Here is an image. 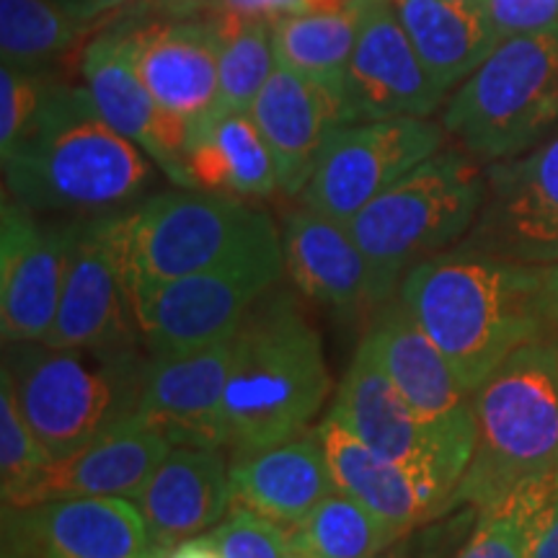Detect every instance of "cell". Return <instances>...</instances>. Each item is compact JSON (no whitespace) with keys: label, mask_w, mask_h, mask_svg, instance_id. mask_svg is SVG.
Instances as JSON below:
<instances>
[{"label":"cell","mask_w":558,"mask_h":558,"mask_svg":"<svg viewBox=\"0 0 558 558\" xmlns=\"http://www.w3.org/2000/svg\"><path fill=\"white\" fill-rule=\"evenodd\" d=\"M284 275L295 290L318 308L354 318L380 308L388 295L378 271L349 233L347 222L300 205L282 218Z\"/></svg>","instance_id":"obj_21"},{"label":"cell","mask_w":558,"mask_h":558,"mask_svg":"<svg viewBox=\"0 0 558 558\" xmlns=\"http://www.w3.org/2000/svg\"><path fill=\"white\" fill-rule=\"evenodd\" d=\"M163 558H222V556L207 533V535H194V538L181 541L171 548H163Z\"/></svg>","instance_id":"obj_41"},{"label":"cell","mask_w":558,"mask_h":558,"mask_svg":"<svg viewBox=\"0 0 558 558\" xmlns=\"http://www.w3.org/2000/svg\"><path fill=\"white\" fill-rule=\"evenodd\" d=\"M284 275L282 235L220 267L132 288L130 305L150 357L228 339Z\"/></svg>","instance_id":"obj_9"},{"label":"cell","mask_w":558,"mask_h":558,"mask_svg":"<svg viewBox=\"0 0 558 558\" xmlns=\"http://www.w3.org/2000/svg\"><path fill=\"white\" fill-rule=\"evenodd\" d=\"M499 39L548 29L558 24V0H486Z\"/></svg>","instance_id":"obj_38"},{"label":"cell","mask_w":558,"mask_h":558,"mask_svg":"<svg viewBox=\"0 0 558 558\" xmlns=\"http://www.w3.org/2000/svg\"><path fill=\"white\" fill-rule=\"evenodd\" d=\"M58 75L62 70L0 65V156L26 135Z\"/></svg>","instance_id":"obj_37"},{"label":"cell","mask_w":558,"mask_h":558,"mask_svg":"<svg viewBox=\"0 0 558 558\" xmlns=\"http://www.w3.org/2000/svg\"><path fill=\"white\" fill-rule=\"evenodd\" d=\"M148 365L140 344L52 349L16 341L3 349V383L47 456L65 460L135 416Z\"/></svg>","instance_id":"obj_5"},{"label":"cell","mask_w":558,"mask_h":558,"mask_svg":"<svg viewBox=\"0 0 558 558\" xmlns=\"http://www.w3.org/2000/svg\"><path fill=\"white\" fill-rule=\"evenodd\" d=\"M99 32L62 9L58 0H0V58L3 65L62 70L83 54Z\"/></svg>","instance_id":"obj_29"},{"label":"cell","mask_w":558,"mask_h":558,"mask_svg":"<svg viewBox=\"0 0 558 558\" xmlns=\"http://www.w3.org/2000/svg\"><path fill=\"white\" fill-rule=\"evenodd\" d=\"M378 558H390V556H378Z\"/></svg>","instance_id":"obj_45"},{"label":"cell","mask_w":558,"mask_h":558,"mask_svg":"<svg viewBox=\"0 0 558 558\" xmlns=\"http://www.w3.org/2000/svg\"><path fill=\"white\" fill-rule=\"evenodd\" d=\"M352 0H140L137 9L173 19H248L275 21L292 13L339 11Z\"/></svg>","instance_id":"obj_35"},{"label":"cell","mask_w":558,"mask_h":558,"mask_svg":"<svg viewBox=\"0 0 558 558\" xmlns=\"http://www.w3.org/2000/svg\"><path fill=\"white\" fill-rule=\"evenodd\" d=\"M316 429L339 492L369 509L396 538H407L435 520L429 499L407 471L369 450L362 439L341 427L337 418L326 416L316 424Z\"/></svg>","instance_id":"obj_27"},{"label":"cell","mask_w":558,"mask_h":558,"mask_svg":"<svg viewBox=\"0 0 558 558\" xmlns=\"http://www.w3.org/2000/svg\"><path fill=\"white\" fill-rule=\"evenodd\" d=\"M458 248L533 267L558 264V132L486 166L484 207Z\"/></svg>","instance_id":"obj_12"},{"label":"cell","mask_w":558,"mask_h":558,"mask_svg":"<svg viewBox=\"0 0 558 558\" xmlns=\"http://www.w3.org/2000/svg\"><path fill=\"white\" fill-rule=\"evenodd\" d=\"M556 484L525 488L499 507L478 512L465 541L450 558H527L530 527Z\"/></svg>","instance_id":"obj_33"},{"label":"cell","mask_w":558,"mask_h":558,"mask_svg":"<svg viewBox=\"0 0 558 558\" xmlns=\"http://www.w3.org/2000/svg\"><path fill=\"white\" fill-rule=\"evenodd\" d=\"M230 486L233 501L282 525H295L320 499L339 492L316 427L230 460Z\"/></svg>","instance_id":"obj_25"},{"label":"cell","mask_w":558,"mask_h":558,"mask_svg":"<svg viewBox=\"0 0 558 558\" xmlns=\"http://www.w3.org/2000/svg\"><path fill=\"white\" fill-rule=\"evenodd\" d=\"M230 337L186 352L150 357L135 418L160 432L171 448H226L222 403L230 369Z\"/></svg>","instance_id":"obj_20"},{"label":"cell","mask_w":558,"mask_h":558,"mask_svg":"<svg viewBox=\"0 0 558 558\" xmlns=\"http://www.w3.org/2000/svg\"><path fill=\"white\" fill-rule=\"evenodd\" d=\"M442 122L429 117L357 122L333 132L300 205L349 222L422 160L445 148Z\"/></svg>","instance_id":"obj_11"},{"label":"cell","mask_w":558,"mask_h":558,"mask_svg":"<svg viewBox=\"0 0 558 558\" xmlns=\"http://www.w3.org/2000/svg\"><path fill=\"white\" fill-rule=\"evenodd\" d=\"M209 21L218 34V101L209 114L251 111L277 68L271 21L233 16Z\"/></svg>","instance_id":"obj_32"},{"label":"cell","mask_w":558,"mask_h":558,"mask_svg":"<svg viewBox=\"0 0 558 558\" xmlns=\"http://www.w3.org/2000/svg\"><path fill=\"white\" fill-rule=\"evenodd\" d=\"M279 235L275 218L251 199L184 186L111 213L128 292L220 267Z\"/></svg>","instance_id":"obj_6"},{"label":"cell","mask_w":558,"mask_h":558,"mask_svg":"<svg viewBox=\"0 0 558 558\" xmlns=\"http://www.w3.org/2000/svg\"><path fill=\"white\" fill-rule=\"evenodd\" d=\"M295 558H378L399 543L360 501L333 492L295 525H288Z\"/></svg>","instance_id":"obj_31"},{"label":"cell","mask_w":558,"mask_h":558,"mask_svg":"<svg viewBox=\"0 0 558 558\" xmlns=\"http://www.w3.org/2000/svg\"><path fill=\"white\" fill-rule=\"evenodd\" d=\"M148 558H163V548H156L153 546V550H150V556Z\"/></svg>","instance_id":"obj_44"},{"label":"cell","mask_w":558,"mask_h":558,"mask_svg":"<svg viewBox=\"0 0 558 558\" xmlns=\"http://www.w3.org/2000/svg\"><path fill=\"white\" fill-rule=\"evenodd\" d=\"M331 393L324 341L298 300L271 288L230 337L226 450L239 460L311 429Z\"/></svg>","instance_id":"obj_3"},{"label":"cell","mask_w":558,"mask_h":558,"mask_svg":"<svg viewBox=\"0 0 558 558\" xmlns=\"http://www.w3.org/2000/svg\"><path fill=\"white\" fill-rule=\"evenodd\" d=\"M476 448L450 509L499 507L558 481V337L512 352L473 393Z\"/></svg>","instance_id":"obj_4"},{"label":"cell","mask_w":558,"mask_h":558,"mask_svg":"<svg viewBox=\"0 0 558 558\" xmlns=\"http://www.w3.org/2000/svg\"><path fill=\"white\" fill-rule=\"evenodd\" d=\"M362 344L427 427L476 445L473 396L460 386L448 357L416 324L401 298L383 303Z\"/></svg>","instance_id":"obj_18"},{"label":"cell","mask_w":558,"mask_h":558,"mask_svg":"<svg viewBox=\"0 0 558 558\" xmlns=\"http://www.w3.org/2000/svg\"><path fill=\"white\" fill-rule=\"evenodd\" d=\"M169 452V439L132 416L75 456L52 460L21 505L62 497L135 499Z\"/></svg>","instance_id":"obj_24"},{"label":"cell","mask_w":558,"mask_h":558,"mask_svg":"<svg viewBox=\"0 0 558 558\" xmlns=\"http://www.w3.org/2000/svg\"><path fill=\"white\" fill-rule=\"evenodd\" d=\"M445 132L481 163L518 158L558 132V24L501 39L442 107Z\"/></svg>","instance_id":"obj_8"},{"label":"cell","mask_w":558,"mask_h":558,"mask_svg":"<svg viewBox=\"0 0 558 558\" xmlns=\"http://www.w3.org/2000/svg\"><path fill=\"white\" fill-rule=\"evenodd\" d=\"M546 295H548V316L554 324V331L558 333V264L548 267L546 275Z\"/></svg>","instance_id":"obj_42"},{"label":"cell","mask_w":558,"mask_h":558,"mask_svg":"<svg viewBox=\"0 0 558 558\" xmlns=\"http://www.w3.org/2000/svg\"><path fill=\"white\" fill-rule=\"evenodd\" d=\"M52 458L21 416L9 383L0 380V494L3 505H21L45 476Z\"/></svg>","instance_id":"obj_34"},{"label":"cell","mask_w":558,"mask_h":558,"mask_svg":"<svg viewBox=\"0 0 558 558\" xmlns=\"http://www.w3.org/2000/svg\"><path fill=\"white\" fill-rule=\"evenodd\" d=\"M393 9L432 81L445 96L476 73L501 41L481 5L460 0H393Z\"/></svg>","instance_id":"obj_28"},{"label":"cell","mask_w":558,"mask_h":558,"mask_svg":"<svg viewBox=\"0 0 558 558\" xmlns=\"http://www.w3.org/2000/svg\"><path fill=\"white\" fill-rule=\"evenodd\" d=\"M486 199V163L445 145L347 222L386 295L418 262L469 235Z\"/></svg>","instance_id":"obj_7"},{"label":"cell","mask_w":558,"mask_h":558,"mask_svg":"<svg viewBox=\"0 0 558 558\" xmlns=\"http://www.w3.org/2000/svg\"><path fill=\"white\" fill-rule=\"evenodd\" d=\"M460 3H469V5H481V9H486V0H460Z\"/></svg>","instance_id":"obj_43"},{"label":"cell","mask_w":558,"mask_h":558,"mask_svg":"<svg viewBox=\"0 0 558 558\" xmlns=\"http://www.w3.org/2000/svg\"><path fill=\"white\" fill-rule=\"evenodd\" d=\"M78 68L83 86L88 88L104 120L148 153L173 186L192 190L184 163L192 124L156 101L132 65L120 34L111 26H101L83 50Z\"/></svg>","instance_id":"obj_19"},{"label":"cell","mask_w":558,"mask_h":558,"mask_svg":"<svg viewBox=\"0 0 558 558\" xmlns=\"http://www.w3.org/2000/svg\"><path fill=\"white\" fill-rule=\"evenodd\" d=\"M349 124L432 117L448 96L424 68L393 0H362V21L341 78Z\"/></svg>","instance_id":"obj_16"},{"label":"cell","mask_w":558,"mask_h":558,"mask_svg":"<svg viewBox=\"0 0 558 558\" xmlns=\"http://www.w3.org/2000/svg\"><path fill=\"white\" fill-rule=\"evenodd\" d=\"M527 558H558V484L530 527Z\"/></svg>","instance_id":"obj_39"},{"label":"cell","mask_w":558,"mask_h":558,"mask_svg":"<svg viewBox=\"0 0 558 558\" xmlns=\"http://www.w3.org/2000/svg\"><path fill=\"white\" fill-rule=\"evenodd\" d=\"M546 275L548 267L452 246L409 269L399 298L473 396L509 354L556 333Z\"/></svg>","instance_id":"obj_1"},{"label":"cell","mask_w":558,"mask_h":558,"mask_svg":"<svg viewBox=\"0 0 558 558\" xmlns=\"http://www.w3.org/2000/svg\"><path fill=\"white\" fill-rule=\"evenodd\" d=\"M104 26L120 34L137 75L166 111L197 124L215 109L218 34L213 21L158 16L132 5Z\"/></svg>","instance_id":"obj_14"},{"label":"cell","mask_w":558,"mask_h":558,"mask_svg":"<svg viewBox=\"0 0 558 558\" xmlns=\"http://www.w3.org/2000/svg\"><path fill=\"white\" fill-rule=\"evenodd\" d=\"M390 463L414 478L435 509L448 512L450 497L469 469L476 445L439 435L418 418L365 344L354 352L329 414Z\"/></svg>","instance_id":"obj_10"},{"label":"cell","mask_w":558,"mask_h":558,"mask_svg":"<svg viewBox=\"0 0 558 558\" xmlns=\"http://www.w3.org/2000/svg\"><path fill=\"white\" fill-rule=\"evenodd\" d=\"M81 218L50 220L11 194L0 205V331L5 344L45 341Z\"/></svg>","instance_id":"obj_13"},{"label":"cell","mask_w":558,"mask_h":558,"mask_svg":"<svg viewBox=\"0 0 558 558\" xmlns=\"http://www.w3.org/2000/svg\"><path fill=\"white\" fill-rule=\"evenodd\" d=\"M156 548L207 533L233 507L230 463L220 448H171L132 499Z\"/></svg>","instance_id":"obj_23"},{"label":"cell","mask_w":558,"mask_h":558,"mask_svg":"<svg viewBox=\"0 0 558 558\" xmlns=\"http://www.w3.org/2000/svg\"><path fill=\"white\" fill-rule=\"evenodd\" d=\"M0 158L5 194L47 218H96L135 207L156 190L160 171L65 73L52 81L26 135Z\"/></svg>","instance_id":"obj_2"},{"label":"cell","mask_w":558,"mask_h":558,"mask_svg":"<svg viewBox=\"0 0 558 558\" xmlns=\"http://www.w3.org/2000/svg\"><path fill=\"white\" fill-rule=\"evenodd\" d=\"M222 558H295L290 530L233 501L230 512L209 530Z\"/></svg>","instance_id":"obj_36"},{"label":"cell","mask_w":558,"mask_h":558,"mask_svg":"<svg viewBox=\"0 0 558 558\" xmlns=\"http://www.w3.org/2000/svg\"><path fill=\"white\" fill-rule=\"evenodd\" d=\"M58 3L73 19L101 29V26L109 24L117 13L132 9V5L140 3V0H58Z\"/></svg>","instance_id":"obj_40"},{"label":"cell","mask_w":558,"mask_h":558,"mask_svg":"<svg viewBox=\"0 0 558 558\" xmlns=\"http://www.w3.org/2000/svg\"><path fill=\"white\" fill-rule=\"evenodd\" d=\"M277 166L279 192L300 197L316 171L320 153L349 117L339 88L277 65L251 107Z\"/></svg>","instance_id":"obj_22"},{"label":"cell","mask_w":558,"mask_h":558,"mask_svg":"<svg viewBox=\"0 0 558 558\" xmlns=\"http://www.w3.org/2000/svg\"><path fill=\"white\" fill-rule=\"evenodd\" d=\"M45 344L52 349L143 344L111 239V213L78 220L58 316Z\"/></svg>","instance_id":"obj_17"},{"label":"cell","mask_w":558,"mask_h":558,"mask_svg":"<svg viewBox=\"0 0 558 558\" xmlns=\"http://www.w3.org/2000/svg\"><path fill=\"white\" fill-rule=\"evenodd\" d=\"M362 21V0L339 11L292 13L271 21L277 65L308 75L341 90Z\"/></svg>","instance_id":"obj_30"},{"label":"cell","mask_w":558,"mask_h":558,"mask_svg":"<svg viewBox=\"0 0 558 558\" xmlns=\"http://www.w3.org/2000/svg\"><path fill=\"white\" fill-rule=\"evenodd\" d=\"M192 190L269 199L279 192L277 166L251 111L209 114L192 124L184 150Z\"/></svg>","instance_id":"obj_26"},{"label":"cell","mask_w":558,"mask_h":558,"mask_svg":"<svg viewBox=\"0 0 558 558\" xmlns=\"http://www.w3.org/2000/svg\"><path fill=\"white\" fill-rule=\"evenodd\" d=\"M153 541L124 497L3 505V558H148Z\"/></svg>","instance_id":"obj_15"}]
</instances>
